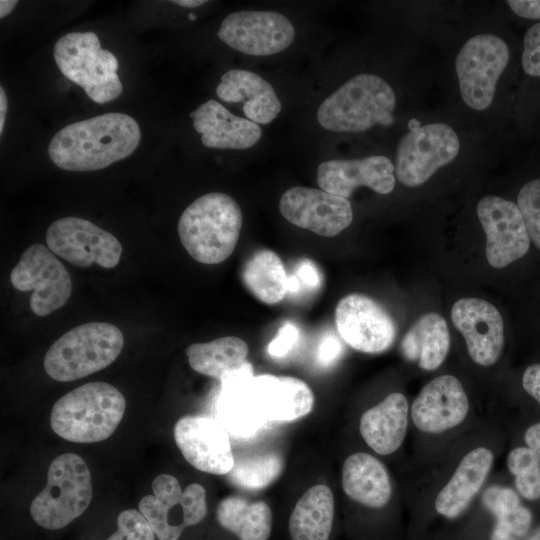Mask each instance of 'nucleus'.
I'll use <instances>...</instances> for the list:
<instances>
[{
    "label": "nucleus",
    "mask_w": 540,
    "mask_h": 540,
    "mask_svg": "<svg viewBox=\"0 0 540 540\" xmlns=\"http://www.w3.org/2000/svg\"><path fill=\"white\" fill-rule=\"evenodd\" d=\"M140 139L132 116L111 112L63 127L52 137L48 153L63 170L95 171L130 156Z\"/></svg>",
    "instance_id": "f257e3e1"
},
{
    "label": "nucleus",
    "mask_w": 540,
    "mask_h": 540,
    "mask_svg": "<svg viewBox=\"0 0 540 540\" xmlns=\"http://www.w3.org/2000/svg\"><path fill=\"white\" fill-rule=\"evenodd\" d=\"M242 222V211L234 198L211 192L183 211L177 229L183 247L194 260L218 264L233 253Z\"/></svg>",
    "instance_id": "f03ea898"
},
{
    "label": "nucleus",
    "mask_w": 540,
    "mask_h": 540,
    "mask_svg": "<svg viewBox=\"0 0 540 540\" xmlns=\"http://www.w3.org/2000/svg\"><path fill=\"white\" fill-rule=\"evenodd\" d=\"M122 393L106 382L83 384L58 399L52 407L50 425L61 438L94 443L109 438L125 412Z\"/></svg>",
    "instance_id": "7ed1b4c3"
},
{
    "label": "nucleus",
    "mask_w": 540,
    "mask_h": 540,
    "mask_svg": "<svg viewBox=\"0 0 540 540\" xmlns=\"http://www.w3.org/2000/svg\"><path fill=\"white\" fill-rule=\"evenodd\" d=\"M396 96L374 74H359L330 94L317 110L319 124L334 132H363L376 124L393 123Z\"/></svg>",
    "instance_id": "20e7f679"
},
{
    "label": "nucleus",
    "mask_w": 540,
    "mask_h": 540,
    "mask_svg": "<svg viewBox=\"0 0 540 540\" xmlns=\"http://www.w3.org/2000/svg\"><path fill=\"white\" fill-rule=\"evenodd\" d=\"M124 346L121 330L107 322L78 325L58 338L45 354L46 373L59 382H70L112 364Z\"/></svg>",
    "instance_id": "39448f33"
},
{
    "label": "nucleus",
    "mask_w": 540,
    "mask_h": 540,
    "mask_svg": "<svg viewBox=\"0 0 540 540\" xmlns=\"http://www.w3.org/2000/svg\"><path fill=\"white\" fill-rule=\"evenodd\" d=\"M92 492L86 462L74 453L61 454L50 463L46 485L33 499L30 515L44 529H62L86 511Z\"/></svg>",
    "instance_id": "423d86ee"
},
{
    "label": "nucleus",
    "mask_w": 540,
    "mask_h": 540,
    "mask_svg": "<svg viewBox=\"0 0 540 540\" xmlns=\"http://www.w3.org/2000/svg\"><path fill=\"white\" fill-rule=\"evenodd\" d=\"M53 56L61 73L82 87L92 101L105 104L122 93L118 60L101 48L94 32L65 34L56 41Z\"/></svg>",
    "instance_id": "0eeeda50"
},
{
    "label": "nucleus",
    "mask_w": 540,
    "mask_h": 540,
    "mask_svg": "<svg viewBox=\"0 0 540 540\" xmlns=\"http://www.w3.org/2000/svg\"><path fill=\"white\" fill-rule=\"evenodd\" d=\"M153 495L144 496L139 511L158 540H179L184 532L199 525L207 515L205 488L193 483L185 490L169 474H160L152 482Z\"/></svg>",
    "instance_id": "6e6552de"
},
{
    "label": "nucleus",
    "mask_w": 540,
    "mask_h": 540,
    "mask_svg": "<svg viewBox=\"0 0 540 540\" xmlns=\"http://www.w3.org/2000/svg\"><path fill=\"white\" fill-rule=\"evenodd\" d=\"M509 56L506 42L492 34L475 35L463 45L455 60V70L467 106L481 111L491 105Z\"/></svg>",
    "instance_id": "1a4fd4ad"
},
{
    "label": "nucleus",
    "mask_w": 540,
    "mask_h": 540,
    "mask_svg": "<svg viewBox=\"0 0 540 540\" xmlns=\"http://www.w3.org/2000/svg\"><path fill=\"white\" fill-rule=\"evenodd\" d=\"M459 149L458 136L449 125L432 123L420 126L399 141L395 174L402 184L408 187L419 186L439 168L452 162Z\"/></svg>",
    "instance_id": "9d476101"
},
{
    "label": "nucleus",
    "mask_w": 540,
    "mask_h": 540,
    "mask_svg": "<svg viewBox=\"0 0 540 540\" xmlns=\"http://www.w3.org/2000/svg\"><path fill=\"white\" fill-rule=\"evenodd\" d=\"M12 286L30 291L34 314L47 316L65 305L72 293V281L63 263L42 244L31 245L10 273Z\"/></svg>",
    "instance_id": "9b49d317"
},
{
    "label": "nucleus",
    "mask_w": 540,
    "mask_h": 540,
    "mask_svg": "<svg viewBox=\"0 0 540 540\" xmlns=\"http://www.w3.org/2000/svg\"><path fill=\"white\" fill-rule=\"evenodd\" d=\"M46 243L54 254L81 268L94 263L113 268L122 255V245L114 235L78 217L54 221L47 229Z\"/></svg>",
    "instance_id": "f8f14e48"
},
{
    "label": "nucleus",
    "mask_w": 540,
    "mask_h": 540,
    "mask_svg": "<svg viewBox=\"0 0 540 540\" xmlns=\"http://www.w3.org/2000/svg\"><path fill=\"white\" fill-rule=\"evenodd\" d=\"M217 36L251 56H268L288 48L295 37L290 20L275 11H236L222 21Z\"/></svg>",
    "instance_id": "ddd939ff"
},
{
    "label": "nucleus",
    "mask_w": 540,
    "mask_h": 540,
    "mask_svg": "<svg viewBox=\"0 0 540 540\" xmlns=\"http://www.w3.org/2000/svg\"><path fill=\"white\" fill-rule=\"evenodd\" d=\"M335 322L340 337L363 353H382L396 337V325L389 313L363 294L343 297L336 306Z\"/></svg>",
    "instance_id": "4468645a"
},
{
    "label": "nucleus",
    "mask_w": 540,
    "mask_h": 540,
    "mask_svg": "<svg viewBox=\"0 0 540 540\" xmlns=\"http://www.w3.org/2000/svg\"><path fill=\"white\" fill-rule=\"evenodd\" d=\"M477 216L486 234V258L492 267L504 268L527 253L530 238L517 204L485 196L477 205Z\"/></svg>",
    "instance_id": "2eb2a0df"
},
{
    "label": "nucleus",
    "mask_w": 540,
    "mask_h": 540,
    "mask_svg": "<svg viewBox=\"0 0 540 540\" xmlns=\"http://www.w3.org/2000/svg\"><path fill=\"white\" fill-rule=\"evenodd\" d=\"M279 210L293 225L324 237L338 235L353 219L347 198L303 186L285 191L279 201Z\"/></svg>",
    "instance_id": "dca6fc26"
},
{
    "label": "nucleus",
    "mask_w": 540,
    "mask_h": 540,
    "mask_svg": "<svg viewBox=\"0 0 540 540\" xmlns=\"http://www.w3.org/2000/svg\"><path fill=\"white\" fill-rule=\"evenodd\" d=\"M174 439L186 461L199 471L226 475L234 467L226 429L217 420L187 415L174 426Z\"/></svg>",
    "instance_id": "f3484780"
},
{
    "label": "nucleus",
    "mask_w": 540,
    "mask_h": 540,
    "mask_svg": "<svg viewBox=\"0 0 540 540\" xmlns=\"http://www.w3.org/2000/svg\"><path fill=\"white\" fill-rule=\"evenodd\" d=\"M451 319L475 363L490 366L498 360L504 345V323L495 306L483 299L463 298L454 303Z\"/></svg>",
    "instance_id": "a211bd4d"
},
{
    "label": "nucleus",
    "mask_w": 540,
    "mask_h": 540,
    "mask_svg": "<svg viewBox=\"0 0 540 540\" xmlns=\"http://www.w3.org/2000/svg\"><path fill=\"white\" fill-rule=\"evenodd\" d=\"M394 171L395 165L382 155L333 159L319 164L317 183L323 191L344 198L350 197L359 186L388 194L395 186Z\"/></svg>",
    "instance_id": "6ab92c4d"
},
{
    "label": "nucleus",
    "mask_w": 540,
    "mask_h": 540,
    "mask_svg": "<svg viewBox=\"0 0 540 540\" xmlns=\"http://www.w3.org/2000/svg\"><path fill=\"white\" fill-rule=\"evenodd\" d=\"M469 400L460 381L442 375L427 383L413 401L411 418L425 433H441L458 426L467 416Z\"/></svg>",
    "instance_id": "aec40b11"
},
{
    "label": "nucleus",
    "mask_w": 540,
    "mask_h": 540,
    "mask_svg": "<svg viewBox=\"0 0 540 540\" xmlns=\"http://www.w3.org/2000/svg\"><path fill=\"white\" fill-rule=\"evenodd\" d=\"M252 365L246 363L226 375L221 382L217 414L226 430L238 436H251L268 422L253 384Z\"/></svg>",
    "instance_id": "412c9836"
},
{
    "label": "nucleus",
    "mask_w": 540,
    "mask_h": 540,
    "mask_svg": "<svg viewBox=\"0 0 540 540\" xmlns=\"http://www.w3.org/2000/svg\"><path fill=\"white\" fill-rule=\"evenodd\" d=\"M193 126L201 135V142L208 148L248 149L262 136L260 126L232 114L218 101L210 99L190 113Z\"/></svg>",
    "instance_id": "4be33fe9"
},
{
    "label": "nucleus",
    "mask_w": 540,
    "mask_h": 540,
    "mask_svg": "<svg viewBox=\"0 0 540 540\" xmlns=\"http://www.w3.org/2000/svg\"><path fill=\"white\" fill-rule=\"evenodd\" d=\"M216 94L225 102H242L247 119L257 124H269L282 108L272 85L248 70L231 69L225 72L216 87Z\"/></svg>",
    "instance_id": "5701e85b"
},
{
    "label": "nucleus",
    "mask_w": 540,
    "mask_h": 540,
    "mask_svg": "<svg viewBox=\"0 0 540 540\" xmlns=\"http://www.w3.org/2000/svg\"><path fill=\"white\" fill-rule=\"evenodd\" d=\"M253 384L267 421L291 422L313 409V392L298 378L261 374Z\"/></svg>",
    "instance_id": "b1692460"
},
{
    "label": "nucleus",
    "mask_w": 540,
    "mask_h": 540,
    "mask_svg": "<svg viewBox=\"0 0 540 540\" xmlns=\"http://www.w3.org/2000/svg\"><path fill=\"white\" fill-rule=\"evenodd\" d=\"M493 453L485 447L468 452L435 500L436 511L449 519L461 515L485 482L493 463Z\"/></svg>",
    "instance_id": "393cba45"
},
{
    "label": "nucleus",
    "mask_w": 540,
    "mask_h": 540,
    "mask_svg": "<svg viewBox=\"0 0 540 540\" xmlns=\"http://www.w3.org/2000/svg\"><path fill=\"white\" fill-rule=\"evenodd\" d=\"M408 426V402L399 392L389 394L360 419L362 438L376 453L389 455L403 443Z\"/></svg>",
    "instance_id": "a878e982"
},
{
    "label": "nucleus",
    "mask_w": 540,
    "mask_h": 540,
    "mask_svg": "<svg viewBox=\"0 0 540 540\" xmlns=\"http://www.w3.org/2000/svg\"><path fill=\"white\" fill-rule=\"evenodd\" d=\"M342 488L351 500L372 509L385 507L392 495L385 466L363 452L346 458L342 467Z\"/></svg>",
    "instance_id": "bb28decb"
},
{
    "label": "nucleus",
    "mask_w": 540,
    "mask_h": 540,
    "mask_svg": "<svg viewBox=\"0 0 540 540\" xmlns=\"http://www.w3.org/2000/svg\"><path fill=\"white\" fill-rule=\"evenodd\" d=\"M335 501L323 484L309 488L296 502L286 523L287 540H331Z\"/></svg>",
    "instance_id": "cd10ccee"
},
{
    "label": "nucleus",
    "mask_w": 540,
    "mask_h": 540,
    "mask_svg": "<svg viewBox=\"0 0 540 540\" xmlns=\"http://www.w3.org/2000/svg\"><path fill=\"white\" fill-rule=\"evenodd\" d=\"M450 347V335L445 319L435 312L421 316L403 337L400 350L403 356L426 371L437 369L445 360Z\"/></svg>",
    "instance_id": "c85d7f7f"
},
{
    "label": "nucleus",
    "mask_w": 540,
    "mask_h": 540,
    "mask_svg": "<svg viewBox=\"0 0 540 540\" xmlns=\"http://www.w3.org/2000/svg\"><path fill=\"white\" fill-rule=\"evenodd\" d=\"M216 522L237 540H270L273 531L270 506L265 501H249L240 496H227L219 502Z\"/></svg>",
    "instance_id": "c756f323"
},
{
    "label": "nucleus",
    "mask_w": 540,
    "mask_h": 540,
    "mask_svg": "<svg viewBox=\"0 0 540 540\" xmlns=\"http://www.w3.org/2000/svg\"><path fill=\"white\" fill-rule=\"evenodd\" d=\"M248 351V345L243 339L226 336L206 343L191 344L186 348V355L194 371L221 381L246 363Z\"/></svg>",
    "instance_id": "7c9ffc66"
},
{
    "label": "nucleus",
    "mask_w": 540,
    "mask_h": 540,
    "mask_svg": "<svg viewBox=\"0 0 540 540\" xmlns=\"http://www.w3.org/2000/svg\"><path fill=\"white\" fill-rule=\"evenodd\" d=\"M241 278L247 290L265 304H276L288 293V275L280 257L262 249L250 256L242 268Z\"/></svg>",
    "instance_id": "2f4dec72"
},
{
    "label": "nucleus",
    "mask_w": 540,
    "mask_h": 540,
    "mask_svg": "<svg viewBox=\"0 0 540 540\" xmlns=\"http://www.w3.org/2000/svg\"><path fill=\"white\" fill-rule=\"evenodd\" d=\"M482 501L496 519L491 540H520L527 534L532 514L512 489L491 486L484 491Z\"/></svg>",
    "instance_id": "473e14b6"
},
{
    "label": "nucleus",
    "mask_w": 540,
    "mask_h": 540,
    "mask_svg": "<svg viewBox=\"0 0 540 540\" xmlns=\"http://www.w3.org/2000/svg\"><path fill=\"white\" fill-rule=\"evenodd\" d=\"M527 447L512 449L507 458L515 476L518 492L528 500L540 498V423L530 426L524 435Z\"/></svg>",
    "instance_id": "72a5a7b5"
},
{
    "label": "nucleus",
    "mask_w": 540,
    "mask_h": 540,
    "mask_svg": "<svg viewBox=\"0 0 540 540\" xmlns=\"http://www.w3.org/2000/svg\"><path fill=\"white\" fill-rule=\"evenodd\" d=\"M283 468V458L277 453L270 452L235 459L234 467L227 475L233 485L256 491L273 483Z\"/></svg>",
    "instance_id": "f704fd0d"
},
{
    "label": "nucleus",
    "mask_w": 540,
    "mask_h": 540,
    "mask_svg": "<svg viewBox=\"0 0 540 540\" xmlns=\"http://www.w3.org/2000/svg\"><path fill=\"white\" fill-rule=\"evenodd\" d=\"M517 206L530 240L540 249V179L532 180L520 189Z\"/></svg>",
    "instance_id": "c9c22d12"
},
{
    "label": "nucleus",
    "mask_w": 540,
    "mask_h": 540,
    "mask_svg": "<svg viewBox=\"0 0 540 540\" xmlns=\"http://www.w3.org/2000/svg\"><path fill=\"white\" fill-rule=\"evenodd\" d=\"M106 540H156V535L139 510L126 509L117 517V529Z\"/></svg>",
    "instance_id": "e433bc0d"
},
{
    "label": "nucleus",
    "mask_w": 540,
    "mask_h": 540,
    "mask_svg": "<svg viewBox=\"0 0 540 540\" xmlns=\"http://www.w3.org/2000/svg\"><path fill=\"white\" fill-rule=\"evenodd\" d=\"M522 67L526 74L540 77V22L525 33Z\"/></svg>",
    "instance_id": "4c0bfd02"
},
{
    "label": "nucleus",
    "mask_w": 540,
    "mask_h": 540,
    "mask_svg": "<svg viewBox=\"0 0 540 540\" xmlns=\"http://www.w3.org/2000/svg\"><path fill=\"white\" fill-rule=\"evenodd\" d=\"M300 336L299 328L293 322L286 321L268 344V354L273 358L285 357L296 346Z\"/></svg>",
    "instance_id": "58836bf2"
},
{
    "label": "nucleus",
    "mask_w": 540,
    "mask_h": 540,
    "mask_svg": "<svg viewBox=\"0 0 540 540\" xmlns=\"http://www.w3.org/2000/svg\"><path fill=\"white\" fill-rule=\"evenodd\" d=\"M343 345L334 333L325 334L317 349V361L321 366H330L340 358Z\"/></svg>",
    "instance_id": "ea45409f"
},
{
    "label": "nucleus",
    "mask_w": 540,
    "mask_h": 540,
    "mask_svg": "<svg viewBox=\"0 0 540 540\" xmlns=\"http://www.w3.org/2000/svg\"><path fill=\"white\" fill-rule=\"evenodd\" d=\"M295 276L297 277L300 288L304 286L308 289H315L320 285L321 276L314 263L310 260H302L299 262Z\"/></svg>",
    "instance_id": "a19ab883"
},
{
    "label": "nucleus",
    "mask_w": 540,
    "mask_h": 540,
    "mask_svg": "<svg viewBox=\"0 0 540 540\" xmlns=\"http://www.w3.org/2000/svg\"><path fill=\"white\" fill-rule=\"evenodd\" d=\"M524 390L540 404V364L526 368L522 377Z\"/></svg>",
    "instance_id": "79ce46f5"
},
{
    "label": "nucleus",
    "mask_w": 540,
    "mask_h": 540,
    "mask_svg": "<svg viewBox=\"0 0 540 540\" xmlns=\"http://www.w3.org/2000/svg\"><path fill=\"white\" fill-rule=\"evenodd\" d=\"M507 4L520 17L540 19V0H509Z\"/></svg>",
    "instance_id": "37998d69"
},
{
    "label": "nucleus",
    "mask_w": 540,
    "mask_h": 540,
    "mask_svg": "<svg viewBox=\"0 0 540 540\" xmlns=\"http://www.w3.org/2000/svg\"><path fill=\"white\" fill-rule=\"evenodd\" d=\"M7 108H8V102H7L6 93L3 87L1 86L0 87V134H2L3 132Z\"/></svg>",
    "instance_id": "c03bdc74"
},
{
    "label": "nucleus",
    "mask_w": 540,
    "mask_h": 540,
    "mask_svg": "<svg viewBox=\"0 0 540 540\" xmlns=\"http://www.w3.org/2000/svg\"><path fill=\"white\" fill-rule=\"evenodd\" d=\"M18 1L16 0H1L0 1V18H4L15 8Z\"/></svg>",
    "instance_id": "a18cd8bd"
},
{
    "label": "nucleus",
    "mask_w": 540,
    "mask_h": 540,
    "mask_svg": "<svg viewBox=\"0 0 540 540\" xmlns=\"http://www.w3.org/2000/svg\"><path fill=\"white\" fill-rule=\"evenodd\" d=\"M174 4L179 5L181 7L185 8H196L203 4H205L207 1L205 0H174L172 1Z\"/></svg>",
    "instance_id": "49530a36"
},
{
    "label": "nucleus",
    "mask_w": 540,
    "mask_h": 540,
    "mask_svg": "<svg viewBox=\"0 0 540 540\" xmlns=\"http://www.w3.org/2000/svg\"><path fill=\"white\" fill-rule=\"evenodd\" d=\"M523 540H540V527L537 528L532 534H530Z\"/></svg>",
    "instance_id": "de8ad7c7"
},
{
    "label": "nucleus",
    "mask_w": 540,
    "mask_h": 540,
    "mask_svg": "<svg viewBox=\"0 0 540 540\" xmlns=\"http://www.w3.org/2000/svg\"><path fill=\"white\" fill-rule=\"evenodd\" d=\"M408 126H409V129H410V131H411V130H414V129L419 128L421 125H420L419 121H417L416 119H411V120L409 121V125H408Z\"/></svg>",
    "instance_id": "09e8293b"
},
{
    "label": "nucleus",
    "mask_w": 540,
    "mask_h": 540,
    "mask_svg": "<svg viewBox=\"0 0 540 540\" xmlns=\"http://www.w3.org/2000/svg\"><path fill=\"white\" fill-rule=\"evenodd\" d=\"M189 18H190L191 20H195V19H196V16H195L194 14L190 13V14H189Z\"/></svg>",
    "instance_id": "8fccbe9b"
}]
</instances>
